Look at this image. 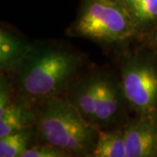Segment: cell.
<instances>
[{
  "mask_svg": "<svg viewBox=\"0 0 157 157\" xmlns=\"http://www.w3.org/2000/svg\"><path fill=\"white\" fill-rule=\"evenodd\" d=\"M35 126L20 129L4 137H0V156L21 157L28 148L29 143L37 129Z\"/></svg>",
  "mask_w": 157,
  "mask_h": 157,
  "instance_id": "7c38bea8",
  "label": "cell"
},
{
  "mask_svg": "<svg viewBox=\"0 0 157 157\" xmlns=\"http://www.w3.org/2000/svg\"><path fill=\"white\" fill-rule=\"evenodd\" d=\"M124 130L128 157L157 156V111L137 114Z\"/></svg>",
  "mask_w": 157,
  "mask_h": 157,
  "instance_id": "8992f818",
  "label": "cell"
},
{
  "mask_svg": "<svg viewBox=\"0 0 157 157\" xmlns=\"http://www.w3.org/2000/svg\"><path fill=\"white\" fill-rule=\"evenodd\" d=\"M70 155L56 147L44 144L27 148L21 157H68Z\"/></svg>",
  "mask_w": 157,
  "mask_h": 157,
  "instance_id": "4fadbf2b",
  "label": "cell"
},
{
  "mask_svg": "<svg viewBox=\"0 0 157 157\" xmlns=\"http://www.w3.org/2000/svg\"><path fill=\"white\" fill-rule=\"evenodd\" d=\"M13 89V86L9 83L6 78L1 77V85H0V115L6 110L7 106L11 103V93Z\"/></svg>",
  "mask_w": 157,
  "mask_h": 157,
  "instance_id": "5bb4252c",
  "label": "cell"
},
{
  "mask_svg": "<svg viewBox=\"0 0 157 157\" xmlns=\"http://www.w3.org/2000/svg\"><path fill=\"white\" fill-rule=\"evenodd\" d=\"M68 34L108 46L126 45L139 35L118 0H86Z\"/></svg>",
  "mask_w": 157,
  "mask_h": 157,
  "instance_id": "3957f363",
  "label": "cell"
},
{
  "mask_svg": "<svg viewBox=\"0 0 157 157\" xmlns=\"http://www.w3.org/2000/svg\"><path fill=\"white\" fill-rule=\"evenodd\" d=\"M99 79L100 74H90L77 80L74 79L67 88L66 98L93 125L95 120Z\"/></svg>",
  "mask_w": 157,
  "mask_h": 157,
  "instance_id": "52a82bcc",
  "label": "cell"
},
{
  "mask_svg": "<svg viewBox=\"0 0 157 157\" xmlns=\"http://www.w3.org/2000/svg\"><path fill=\"white\" fill-rule=\"evenodd\" d=\"M34 108L37 133L44 144L70 156H91L100 128L88 122L67 100L59 96L39 101Z\"/></svg>",
  "mask_w": 157,
  "mask_h": 157,
  "instance_id": "7a4b0ae2",
  "label": "cell"
},
{
  "mask_svg": "<svg viewBox=\"0 0 157 157\" xmlns=\"http://www.w3.org/2000/svg\"><path fill=\"white\" fill-rule=\"evenodd\" d=\"M33 44L6 29L0 31V66L1 70L10 71L28 52Z\"/></svg>",
  "mask_w": 157,
  "mask_h": 157,
  "instance_id": "30bf717a",
  "label": "cell"
},
{
  "mask_svg": "<svg viewBox=\"0 0 157 157\" xmlns=\"http://www.w3.org/2000/svg\"><path fill=\"white\" fill-rule=\"evenodd\" d=\"M152 35H153L152 36V44L157 48V25L155 26V28L153 30Z\"/></svg>",
  "mask_w": 157,
  "mask_h": 157,
  "instance_id": "9a60e30c",
  "label": "cell"
},
{
  "mask_svg": "<svg viewBox=\"0 0 157 157\" xmlns=\"http://www.w3.org/2000/svg\"><path fill=\"white\" fill-rule=\"evenodd\" d=\"M135 24L139 35L157 25V0H118Z\"/></svg>",
  "mask_w": 157,
  "mask_h": 157,
  "instance_id": "9c48e42d",
  "label": "cell"
},
{
  "mask_svg": "<svg viewBox=\"0 0 157 157\" xmlns=\"http://www.w3.org/2000/svg\"><path fill=\"white\" fill-rule=\"evenodd\" d=\"M29 104L31 102L23 100L7 106L0 115V137L36 125L35 113Z\"/></svg>",
  "mask_w": 157,
  "mask_h": 157,
  "instance_id": "ba28073f",
  "label": "cell"
},
{
  "mask_svg": "<svg viewBox=\"0 0 157 157\" xmlns=\"http://www.w3.org/2000/svg\"><path fill=\"white\" fill-rule=\"evenodd\" d=\"M91 156L128 157L124 128L103 131L100 129Z\"/></svg>",
  "mask_w": 157,
  "mask_h": 157,
  "instance_id": "8fae6325",
  "label": "cell"
},
{
  "mask_svg": "<svg viewBox=\"0 0 157 157\" xmlns=\"http://www.w3.org/2000/svg\"><path fill=\"white\" fill-rule=\"evenodd\" d=\"M128 102L121 83L112 77L100 74L94 125L98 128H109L122 121Z\"/></svg>",
  "mask_w": 157,
  "mask_h": 157,
  "instance_id": "5b68a950",
  "label": "cell"
},
{
  "mask_svg": "<svg viewBox=\"0 0 157 157\" xmlns=\"http://www.w3.org/2000/svg\"><path fill=\"white\" fill-rule=\"evenodd\" d=\"M124 94L137 114L157 111V57L150 52L130 55L121 67Z\"/></svg>",
  "mask_w": 157,
  "mask_h": 157,
  "instance_id": "277c9868",
  "label": "cell"
},
{
  "mask_svg": "<svg viewBox=\"0 0 157 157\" xmlns=\"http://www.w3.org/2000/svg\"><path fill=\"white\" fill-rule=\"evenodd\" d=\"M81 63L74 51L57 43L33 45L10 71L14 91L29 102L59 96L72 84Z\"/></svg>",
  "mask_w": 157,
  "mask_h": 157,
  "instance_id": "6da1fadb",
  "label": "cell"
}]
</instances>
